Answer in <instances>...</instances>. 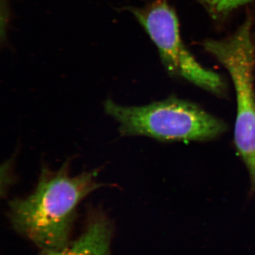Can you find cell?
<instances>
[{
  "mask_svg": "<svg viewBox=\"0 0 255 255\" xmlns=\"http://www.w3.org/2000/svg\"><path fill=\"white\" fill-rule=\"evenodd\" d=\"M106 113L119 124L124 136H146L161 141H204L226 130L222 121L191 102L169 98L140 107L105 103Z\"/></svg>",
  "mask_w": 255,
  "mask_h": 255,
  "instance_id": "2",
  "label": "cell"
},
{
  "mask_svg": "<svg viewBox=\"0 0 255 255\" xmlns=\"http://www.w3.org/2000/svg\"><path fill=\"white\" fill-rule=\"evenodd\" d=\"M69 167L68 161L58 171L43 167L34 191L9 202L13 227L43 252L68 246L79 204L103 185L97 171L72 177Z\"/></svg>",
  "mask_w": 255,
  "mask_h": 255,
  "instance_id": "1",
  "label": "cell"
},
{
  "mask_svg": "<svg viewBox=\"0 0 255 255\" xmlns=\"http://www.w3.org/2000/svg\"><path fill=\"white\" fill-rule=\"evenodd\" d=\"M113 228L108 218L97 213L90 218L85 231L75 241L57 251L42 255H111Z\"/></svg>",
  "mask_w": 255,
  "mask_h": 255,
  "instance_id": "5",
  "label": "cell"
},
{
  "mask_svg": "<svg viewBox=\"0 0 255 255\" xmlns=\"http://www.w3.org/2000/svg\"><path fill=\"white\" fill-rule=\"evenodd\" d=\"M212 11L217 13L226 12L246 4L251 0H201Z\"/></svg>",
  "mask_w": 255,
  "mask_h": 255,
  "instance_id": "6",
  "label": "cell"
},
{
  "mask_svg": "<svg viewBox=\"0 0 255 255\" xmlns=\"http://www.w3.org/2000/svg\"><path fill=\"white\" fill-rule=\"evenodd\" d=\"M205 48L226 67L234 84L237 102L235 144L249 173L251 194H255V92L251 21L227 39L206 42Z\"/></svg>",
  "mask_w": 255,
  "mask_h": 255,
  "instance_id": "3",
  "label": "cell"
},
{
  "mask_svg": "<svg viewBox=\"0 0 255 255\" xmlns=\"http://www.w3.org/2000/svg\"><path fill=\"white\" fill-rule=\"evenodd\" d=\"M158 49L169 73L179 75L207 91L221 94L224 83L218 74L201 66L181 38L177 15L164 0L143 8H130Z\"/></svg>",
  "mask_w": 255,
  "mask_h": 255,
  "instance_id": "4",
  "label": "cell"
}]
</instances>
